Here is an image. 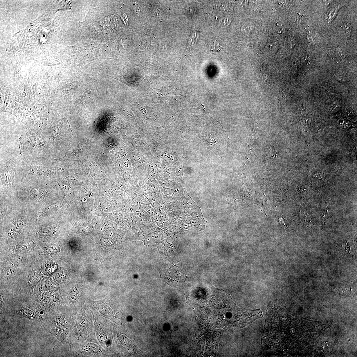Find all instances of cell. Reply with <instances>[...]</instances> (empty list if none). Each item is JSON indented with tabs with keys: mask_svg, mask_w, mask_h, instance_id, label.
Wrapping results in <instances>:
<instances>
[{
	"mask_svg": "<svg viewBox=\"0 0 357 357\" xmlns=\"http://www.w3.org/2000/svg\"><path fill=\"white\" fill-rule=\"evenodd\" d=\"M279 219L280 223L281 224L282 226V225H283L285 227H287L286 226V224H285L284 220L282 218V216H281V217Z\"/></svg>",
	"mask_w": 357,
	"mask_h": 357,
	"instance_id": "277c9868",
	"label": "cell"
},
{
	"mask_svg": "<svg viewBox=\"0 0 357 357\" xmlns=\"http://www.w3.org/2000/svg\"><path fill=\"white\" fill-rule=\"evenodd\" d=\"M223 48L220 46L219 42L215 40L213 41L211 46V51L213 52H219Z\"/></svg>",
	"mask_w": 357,
	"mask_h": 357,
	"instance_id": "3957f363",
	"label": "cell"
},
{
	"mask_svg": "<svg viewBox=\"0 0 357 357\" xmlns=\"http://www.w3.org/2000/svg\"><path fill=\"white\" fill-rule=\"evenodd\" d=\"M20 315L27 318L32 319L34 318V314L33 312L27 309L20 308L19 310Z\"/></svg>",
	"mask_w": 357,
	"mask_h": 357,
	"instance_id": "7a4b0ae2",
	"label": "cell"
},
{
	"mask_svg": "<svg viewBox=\"0 0 357 357\" xmlns=\"http://www.w3.org/2000/svg\"><path fill=\"white\" fill-rule=\"evenodd\" d=\"M45 138L35 135H29L23 137L21 145L22 150H34L36 152L44 151L46 148V145L49 146V143H46L48 140H44ZM30 150V151H31Z\"/></svg>",
	"mask_w": 357,
	"mask_h": 357,
	"instance_id": "6da1fadb",
	"label": "cell"
}]
</instances>
